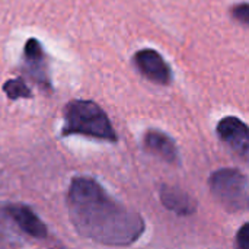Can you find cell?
I'll return each instance as SVG.
<instances>
[{
  "label": "cell",
  "instance_id": "8992f818",
  "mask_svg": "<svg viewBox=\"0 0 249 249\" xmlns=\"http://www.w3.org/2000/svg\"><path fill=\"white\" fill-rule=\"evenodd\" d=\"M6 214L19 226L22 232L32 238H44L47 235V228L41 219L23 204H12L6 207Z\"/></svg>",
  "mask_w": 249,
  "mask_h": 249
},
{
  "label": "cell",
  "instance_id": "30bf717a",
  "mask_svg": "<svg viewBox=\"0 0 249 249\" xmlns=\"http://www.w3.org/2000/svg\"><path fill=\"white\" fill-rule=\"evenodd\" d=\"M6 95L10 99H18V98H29L31 96V90L29 88L25 85V82L22 79H12L7 80L3 86Z\"/></svg>",
  "mask_w": 249,
  "mask_h": 249
},
{
  "label": "cell",
  "instance_id": "5b68a950",
  "mask_svg": "<svg viewBox=\"0 0 249 249\" xmlns=\"http://www.w3.org/2000/svg\"><path fill=\"white\" fill-rule=\"evenodd\" d=\"M137 70L150 82L158 85H169L172 80V73L163 57L150 48L140 50L134 54L133 58Z\"/></svg>",
  "mask_w": 249,
  "mask_h": 249
},
{
  "label": "cell",
  "instance_id": "277c9868",
  "mask_svg": "<svg viewBox=\"0 0 249 249\" xmlns=\"http://www.w3.org/2000/svg\"><path fill=\"white\" fill-rule=\"evenodd\" d=\"M217 134L223 143L249 163V125L236 117H226L217 124Z\"/></svg>",
  "mask_w": 249,
  "mask_h": 249
},
{
  "label": "cell",
  "instance_id": "ba28073f",
  "mask_svg": "<svg viewBox=\"0 0 249 249\" xmlns=\"http://www.w3.org/2000/svg\"><path fill=\"white\" fill-rule=\"evenodd\" d=\"M160 200L162 204L181 216H190L196 212V201L182 190L171 187V185H163L160 188Z\"/></svg>",
  "mask_w": 249,
  "mask_h": 249
},
{
  "label": "cell",
  "instance_id": "9c48e42d",
  "mask_svg": "<svg viewBox=\"0 0 249 249\" xmlns=\"http://www.w3.org/2000/svg\"><path fill=\"white\" fill-rule=\"evenodd\" d=\"M144 144L147 150H150L153 155L159 156L160 159L166 162H177L178 159V150L175 146V142L165 133L159 130H149L144 136Z\"/></svg>",
  "mask_w": 249,
  "mask_h": 249
},
{
  "label": "cell",
  "instance_id": "6da1fadb",
  "mask_svg": "<svg viewBox=\"0 0 249 249\" xmlns=\"http://www.w3.org/2000/svg\"><path fill=\"white\" fill-rule=\"evenodd\" d=\"M67 209L77 233L101 245L127 247L144 232L142 216L112 198L92 178L71 181Z\"/></svg>",
  "mask_w": 249,
  "mask_h": 249
},
{
  "label": "cell",
  "instance_id": "7a4b0ae2",
  "mask_svg": "<svg viewBox=\"0 0 249 249\" xmlns=\"http://www.w3.org/2000/svg\"><path fill=\"white\" fill-rule=\"evenodd\" d=\"M63 134H80L115 142L117 133L105 111L92 101H71L64 109Z\"/></svg>",
  "mask_w": 249,
  "mask_h": 249
},
{
  "label": "cell",
  "instance_id": "8fae6325",
  "mask_svg": "<svg viewBox=\"0 0 249 249\" xmlns=\"http://www.w3.org/2000/svg\"><path fill=\"white\" fill-rule=\"evenodd\" d=\"M231 13L232 16L242 25L248 26L249 28V3L245 1V3H238L235 6H232L231 9Z\"/></svg>",
  "mask_w": 249,
  "mask_h": 249
},
{
  "label": "cell",
  "instance_id": "7c38bea8",
  "mask_svg": "<svg viewBox=\"0 0 249 249\" xmlns=\"http://www.w3.org/2000/svg\"><path fill=\"white\" fill-rule=\"evenodd\" d=\"M236 249H249V223H245L236 233Z\"/></svg>",
  "mask_w": 249,
  "mask_h": 249
},
{
  "label": "cell",
  "instance_id": "52a82bcc",
  "mask_svg": "<svg viewBox=\"0 0 249 249\" xmlns=\"http://www.w3.org/2000/svg\"><path fill=\"white\" fill-rule=\"evenodd\" d=\"M23 60H25V70L28 74L38 82L39 85H50L48 74H47V63L45 55L41 48V44L36 39H29L23 50Z\"/></svg>",
  "mask_w": 249,
  "mask_h": 249
},
{
  "label": "cell",
  "instance_id": "3957f363",
  "mask_svg": "<svg viewBox=\"0 0 249 249\" xmlns=\"http://www.w3.org/2000/svg\"><path fill=\"white\" fill-rule=\"evenodd\" d=\"M210 188L214 197L232 212L249 209V179L238 169L223 168L210 177Z\"/></svg>",
  "mask_w": 249,
  "mask_h": 249
}]
</instances>
